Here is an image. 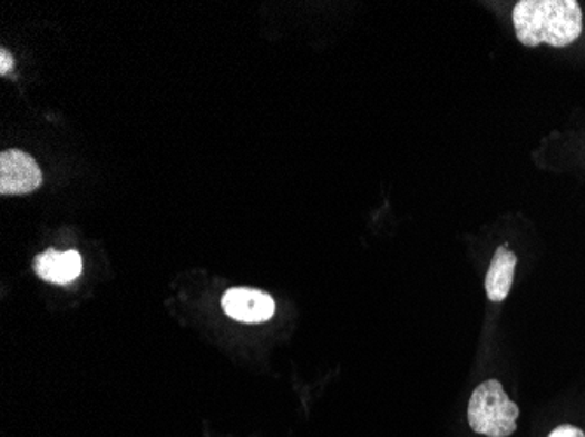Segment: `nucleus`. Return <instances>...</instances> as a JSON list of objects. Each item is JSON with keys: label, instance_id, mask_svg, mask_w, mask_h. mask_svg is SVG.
<instances>
[{"label": "nucleus", "instance_id": "6e6552de", "mask_svg": "<svg viewBox=\"0 0 585 437\" xmlns=\"http://www.w3.org/2000/svg\"><path fill=\"white\" fill-rule=\"evenodd\" d=\"M13 57L8 51H0V75H8L9 69H13Z\"/></svg>", "mask_w": 585, "mask_h": 437}, {"label": "nucleus", "instance_id": "423d86ee", "mask_svg": "<svg viewBox=\"0 0 585 437\" xmlns=\"http://www.w3.org/2000/svg\"><path fill=\"white\" fill-rule=\"evenodd\" d=\"M517 256L507 246H499L493 256L491 265L486 275L487 298L493 302H501L507 299L514 277H516Z\"/></svg>", "mask_w": 585, "mask_h": 437}, {"label": "nucleus", "instance_id": "39448f33", "mask_svg": "<svg viewBox=\"0 0 585 437\" xmlns=\"http://www.w3.org/2000/svg\"><path fill=\"white\" fill-rule=\"evenodd\" d=\"M33 270L46 282L67 286V284L75 282L76 278L81 275L82 259L76 250L58 252V250L50 249L36 258Z\"/></svg>", "mask_w": 585, "mask_h": 437}, {"label": "nucleus", "instance_id": "f03ea898", "mask_svg": "<svg viewBox=\"0 0 585 437\" xmlns=\"http://www.w3.org/2000/svg\"><path fill=\"white\" fill-rule=\"evenodd\" d=\"M519 408L501 384L487 380L475 388L468 403V424L474 433L487 437H508L516 433Z\"/></svg>", "mask_w": 585, "mask_h": 437}, {"label": "nucleus", "instance_id": "f257e3e1", "mask_svg": "<svg viewBox=\"0 0 585 437\" xmlns=\"http://www.w3.org/2000/svg\"><path fill=\"white\" fill-rule=\"evenodd\" d=\"M517 39L526 48H566L582 36L584 17L577 0H520L511 11Z\"/></svg>", "mask_w": 585, "mask_h": 437}, {"label": "nucleus", "instance_id": "0eeeda50", "mask_svg": "<svg viewBox=\"0 0 585 437\" xmlns=\"http://www.w3.org/2000/svg\"><path fill=\"white\" fill-rule=\"evenodd\" d=\"M548 437H585L584 430L575 425H559Z\"/></svg>", "mask_w": 585, "mask_h": 437}, {"label": "nucleus", "instance_id": "20e7f679", "mask_svg": "<svg viewBox=\"0 0 585 437\" xmlns=\"http://www.w3.org/2000/svg\"><path fill=\"white\" fill-rule=\"evenodd\" d=\"M222 305L225 314L237 322L262 324L275 314V302L271 296L247 287L226 290Z\"/></svg>", "mask_w": 585, "mask_h": 437}, {"label": "nucleus", "instance_id": "7ed1b4c3", "mask_svg": "<svg viewBox=\"0 0 585 437\" xmlns=\"http://www.w3.org/2000/svg\"><path fill=\"white\" fill-rule=\"evenodd\" d=\"M42 173L32 156L11 149L0 155V192L26 195L41 188Z\"/></svg>", "mask_w": 585, "mask_h": 437}]
</instances>
